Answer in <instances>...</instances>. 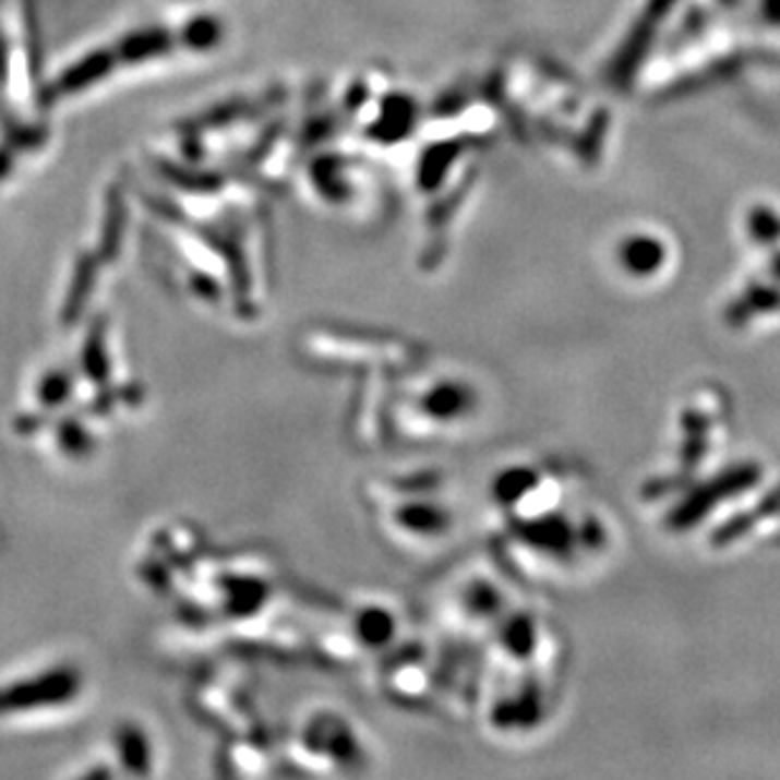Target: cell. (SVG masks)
Here are the masks:
<instances>
[{
  "mask_svg": "<svg viewBox=\"0 0 780 780\" xmlns=\"http://www.w3.org/2000/svg\"><path fill=\"white\" fill-rule=\"evenodd\" d=\"M104 71H107V59H101V56H96V59H88L84 61V67L79 69V74L76 71H69V76L63 79L61 86H67V88H74V86H84L88 82H94V79H99Z\"/></svg>",
  "mask_w": 780,
  "mask_h": 780,
  "instance_id": "2",
  "label": "cell"
},
{
  "mask_svg": "<svg viewBox=\"0 0 780 780\" xmlns=\"http://www.w3.org/2000/svg\"><path fill=\"white\" fill-rule=\"evenodd\" d=\"M167 48V38L163 34L152 36H136L132 41H127V59L140 61L147 56H159Z\"/></svg>",
  "mask_w": 780,
  "mask_h": 780,
  "instance_id": "1",
  "label": "cell"
}]
</instances>
